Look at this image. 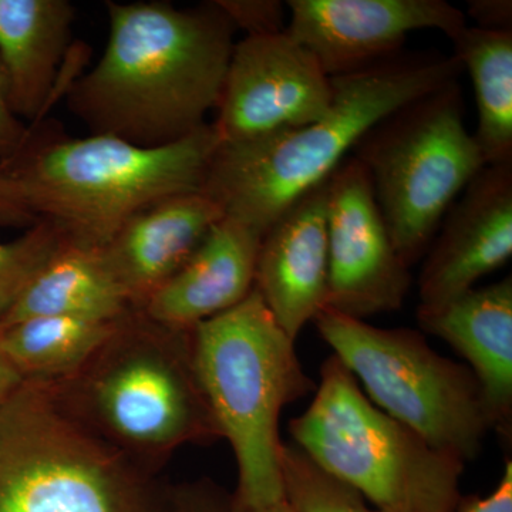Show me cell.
<instances>
[{"instance_id":"cell-1","label":"cell","mask_w":512,"mask_h":512,"mask_svg":"<svg viewBox=\"0 0 512 512\" xmlns=\"http://www.w3.org/2000/svg\"><path fill=\"white\" fill-rule=\"evenodd\" d=\"M107 10L106 49L70 87V111L93 134L141 147L167 146L205 126L235 46L217 3L107 2Z\"/></svg>"},{"instance_id":"cell-2","label":"cell","mask_w":512,"mask_h":512,"mask_svg":"<svg viewBox=\"0 0 512 512\" xmlns=\"http://www.w3.org/2000/svg\"><path fill=\"white\" fill-rule=\"evenodd\" d=\"M463 72L456 57L424 50L332 77L325 116L258 140L221 143L202 191L264 237L293 202L329 180L367 131Z\"/></svg>"},{"instance_id":"cell-3","label":"cell","mask_w":512,"mask_h":512,"mask_svg":"<svg viewBox=\"0 0 512 512\" xmlns=\"http://www.w3.org/2000/svg\"><path fill=\"white\" fill-rule=\"evenodd\" d=\"M55 384L67 406L140 466L221 439L198 379L192 329L131 309L76 373Z\"/></svg>"},{"instance_id":"cell-4","label":"cell","mask_w":512,"mask_h":512,"mask_svg":"<svg viewBox=\"0 0 512 512\" xmlns=\"http://www.w3.org/2000/svg\"><path fill=\"white\" fill-rule=\"evenodd\" d=\"M221 146L214 124L160 147L93 134L25 147L0 171L18 184L26 210L73 244L103 248L121 225L154 202L202 191Z\"/></svg>"},{"instance_id":"cell-5","label":"cell","mask_w":512,"mask_h":512,"mask_svg":"<svg viewBox=\"0 0 512 512\" xmlns=\"http://www.w3.org/2000/svg\"><path fill=\"white\" fill-rule=\"evenodd\" d=\"M198 379L221 439L238 466L242 511L284 500L279 420L288 404L316 389L295 340L276 322L255 288L234 308L192 329Z\"/></svg>"},{"instance_id":"cell-6","label":"cell","mask_w":512,"mask_h":512,"mask_svg":"<svg viewBox=\"0 0 512 512\" xmlns=\"http://www.w3.org/2000/svg\"><path fill=\"white\" fill-rule=\"evenodd\" d=\"M168 495L55 384L23 380L0 403V512H167Z\"/></svg>"},{"instance_id":"cell-7","label":"cell","mask_w":512,"mask_h":512,"mask_svg":"<svg viewBox=\"0 0 512 512\" xmlns=\"http://www.w3.org/2000/svg\"><path fill=\"white\" fill-rule=\"evenodd\" d=\"M293 444L383 512H456L464 463L370 402L335 355L311 406L289 421Z\"/></svg>"},{"instance_id":"cell-8","label":"cell","mask_w":512,"mask_h":512,"mask_svg":"<svg viewBox=\"0 0 512 512\" xmlns=\"http://www.w3.org/2000/svg\"><path fill=\"white\" fill-rule=\"evenodd\" d=\"M366 168L394 248L419 262L444 215L487 165L464 121L458 80L389 114L353 148Z\"/></svg>"},{"instance_id":"cell-9","label":"cell","mask_w":512,"mask_h":512,"mask_svg":"<svg viewBox=\"0 0 512 512\" xmlns=\"http://www.w3.org/2000/svg\"><path fill=\"white\" fill-rule=\"evenodd\" d=\"M313 322L380 410L464 464L480 454L491 423L470 367L441 356L417 330L376 328L328 308Z\"/></svg>"},{"instance_id":"cell-10","label":"cell","mask_w":512,"mask_h":512,"mask_svg":"<svg viewBox=\"0 0 512 512\" xmlns=\"http://www.w3.org/2000/svg\"><path fill=\"white\" fill-rule=\"evenodd\" d=\"M332 79L289 33L235 43L217 106L222 144L244 143L305 126L332 106Z\"/></svg>"},{"instance_id":"cell-11","label":"cell","mask_w":512,"mask_h":512,"mask_svg":"<svg viewBox=\"0 0 512 512\" xmlns=\"http://www.w3.org/2000/svg\"><path fill=\"white\" fill-rule=\"evenodd\" d=\"M326 308L362 319L402 308L410 268L394 248L366 168L349 156L328 180Z\"/></svg>"},{"instance_id":"cell-12","label":"cell","mask_w":512,"mask_h":512,"mask_svg":"<svg viewBox=\"0 0 512 512\" xmlns=\"http://www.w3.org/2000/svg\"><path fill=\"white\" fill-rule=\"evenodd\" d=\"M286 32L332 77L402 53L407 36L436 29L453 40L466 15L444 0H289Z\"/></svg>"},{"instance_id":"cell-13","label":"cell","mask_w":512,"mask_h":512,"mask_svg":"<svg viewBox=\"0 0 512 512\" xmlns=\"http://www.w3.org/2000/svg\"><path fill=\"white\" fill-rule=\"evenodd\" d=\"M512 255V163L485 165L444 215L419 276L417 313L439 311Z\"/></svg>"},{"instance_id":"cell-14","label":"cell","mask_w":512,"mask_h":512,"mask_svg":"<svg viewBox=\"0 0 512 512\" xmlns=\"http://www.w3.org/2000/svg\"><path fill=\"white\" fill-rule=\"evenodd\" d=\"M255 291L292 340L328 305V181L293 202L262 237Z\"/></svg>"},{"instance_id":"cell-15","label":"cell","mask_w":512,"mask_h":512,"mask_svg":"<svg viewBox=\"0 0 512 512\" xmlns=\"http://www.w3.org/2000/svg\"><path fill=\"white\" fill-rule=\"evenodd\" d=\"M224 215L204 191H195L163 198L128 218L101 252L131 308L143 309Z\"/></svg>"},{"instance_id":"cell-16","label":"cell","mask_w":512,"mask_h":512,"mask_svg":"<svg viewBox=\"0 0 512 512\" xmlns=\"http://www.w3.org/2000/svg\"><path fill=\"white\" fill-rule=\"evenodd\" d=\"M261 241L254 228L224 215L140 311L171 328L194 329L234 308L254 289Z\"/></svg>"},{"instance_id":"cell-17","label":"cell","mask_w":512,"mask_h":512,"mask_svg":"<svg viewBox=\"0 0 512 512\" xmlns=\"http://www.w3.org/2000/svg\"><path fill=\"white\" fill-rule=\"evenodd\" d=\"M424 332L467 360L483 392L491 430L512 434V278L474 288L436 312L417 313Z\"/></svg>"},{"instance_id":"cell-18","label":"cell","mask_w":512,"mask_h":512,"mask_svg":"<svg viewBox=\"0 0 512 512\" xmlns=\"http://www.w3.org/2000/svg\"><path fill=\"white\" fill-rule=\"evenodd\" d=\"M73 20L67 0H0V72L16 116L35 119L42 113Z\"/></svg>"},{"instance_id":"cell-19","label":"cell","mask_w":512,"mask_h":512,"mask_svg":"<svg viewBox=\"0 0 512 512\" xmlns=\"http://www.w3.org/2000/svg\"><path fill=\"white\" fill-rule=\"evenodd\" d=\"M131 309L101 248L67 242L0 319V326L37 316L116 320Z\"/></svg>"},{"instance_id":"cell-20","label":"cell","mask_w":512,"mask_h":512,"mask_svg":"<svg viewBox=\"0 0 512 512\" xmlns=\"http://www.w3.org/2000/svg\"><path fill=\"white\" fill-rule=\"evenodd\" d=\"M454 57L476 93V138L485 163H512V32L466 26L453 40Z\"/></svg>"},{"instance_id":"cell-21","label":"cell","mask_w":512,"mask_h":512,"mask_svg":"<svg viewBox=\"0 0 512 512\" xmlns=\"http://www.w3.org/2000/svg\"><path fill=\"white\" fill-rule=\"evenodd\" d=\"M121 318L37 316L0 326V343L23 380L59 382L97 352Z\"/></svg>"},{"instance_id":"cell-22","label":"cell","mask_w":512,"mask_h":512,"mask_svg":"<svg viewBox=\"0 0 512 512\" xmlns=\"http://www.w3.org/2000/svg\"><path fill=\"white\" fill-rule=\"evenodd\" d=\"M279 466L292 512H382L372 510L359 491L320 468L295 444L282 443Z\"/></svg>"},{"instance_id":"cell-23","label":"cell","mask_w":512,"mask_h":512,"mask_svg":"<svg viewBox=\"0 0 512 512\" xmlns=\"http://www.w3.org/2000/svg\"><path fill=\"white\" fill-rule=\"evenodd\" d=\"M67 242L66 235L47 221H37L16 241L0 242V319Z\"/></svg>"},{"instance_id":"cell-24","label":"cell","mask_w":512,"mask_h":512,"mask_svg":"<svg viewBox=\"0 0 512 512\" xmlns=\"http://www.w3.org/2000/svg\"><path fill=\"white\" fill-rule=\"evenodd\" d=\"M234 29L247 36H268L285 32V6L278 0H217Z\"/></svg>"},{"instance_id":"cell-25","label":"cell","mask_w":512,"mask_h":512,"mask_svg":"<svg viewBox=\"0 0 512 512\" xmlns=\"http://www.w3.org/2000/svg\"><path fill=\"white\" fill-rule=\"evenodd\" d=\"M167 512H241L235 494L210 480L171 488Z\"/></svg>"},{"instance_id":"cell-26","label":"cell","mask_w":512,"mask_h":512,"mask_svg":"<svg viewBox=\"0 0 512 512\" xmlns=\"http://www.w3.org/2000/svg\"><path fill=\"white\" fill-rule=\"evenodd\" d=\"M28 140L29 134L10 107L5 80L0 72V157L3 161L15 157Z\"/></svg>"},{"instance_id":"cell-27","label":"cell","mask_w":512,"mask_h":512,"mask_svg":"<svg viewBox=\"0 0 512 512\" xmlns=\"http://www.w3.org/2000/svg\"><path fill=\"white\" fill-rule=\"evenodd\" d=\"M456 512H512L511 460L505 464L503 477L493 493L487 497H478V495L461 497Z\"/></svg>"},{"instance_id":"cell-28","label":"cell","mask_w":512,"mask_h":512,"mask_svg":"<svg viewBox=\"0 0 512 512\" xmlns=\"http://www.w3.org/2000/svg\"><path fill=\"white\" fill-rule=\"evenodd\" d=\"M468 16L476 20V28L512 32L511 0H470Z\"/></svg>"},{"instance_id":"cell-29","label":"cell","mask_w":512,"mask_h":512,"mask_svg":"<svg viewBox=\"0 0 512 512\" xmlns=\"http://www.w3.org/2000/svg\"><path fill=\"white\" fill-rule=\"evenodd\" d=\"M0 217L9 220H30L18 184L0 171Z\"/></svg>"},{"instance_id":"cell-30","label":"cell","mask_w":512,"mask_h":512,"mask_svg":"<svg viewBox=\"0 0 512 512\" xmlns=\"http://www.w3.org/2000/svg\"><path fill=\"white\" fill-rule=\"evenodd\" d=\"M22 382L23 377L10 362L8 355L2 348V343H0V403L8 399L10 394L15 392Z\"/></svg>"},{"instance_id":"cell-31","label":"cell","mask_w":512,"mask_h":512,"mask_svg":"<svg viewBox=\"0 0 512 512\" xmlns=\"http://www.w3.org/2000/svg\"><path fill=\"white\" fill-rule=\"evenodd\" d=\"M239 507V505H238ZM239 511L241 512H292L291 508H289V505L286 504L285 500L279 501V503L269 505V507L264 508V510L259 511H242L241 508H239Z\"/></svg>"},{"instance_id":"cell-32","label":"cell","mask_w":512,"mask_h":512,"mask_svg":"<svg viewBox=\"0 0 512 512\" xmlns=\"http://www.w3.org/2000/svg\"><path fill=\"white\" fill-rule=\"evenodd\" d=\"M383 512V511H382Z\"/></svg>"}]
</instances>
